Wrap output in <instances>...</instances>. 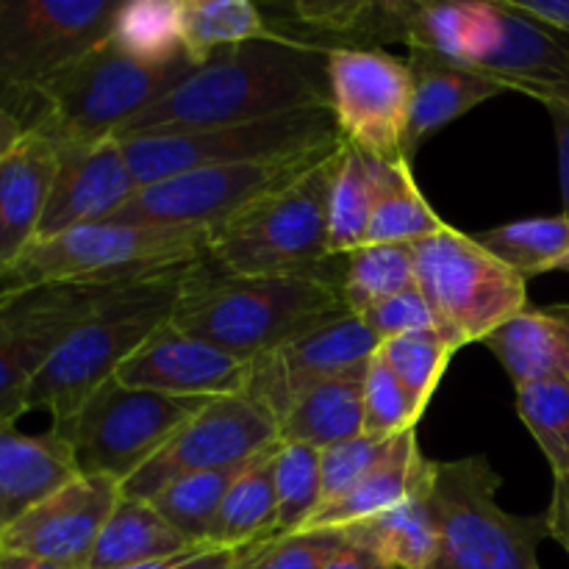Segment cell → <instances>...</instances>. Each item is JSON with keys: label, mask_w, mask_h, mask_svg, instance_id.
<instances>
[{"label": "cell", "mask_w": 569, "mask_h": 569, "mask_svg": "<svg viewBox=\"0 0 569 569\" xmlns=\"http://www.w3.org/2000/svg\"><path fill=\"white\" fill-rule=\"evenodd\" d=\"M381 348L359 315H342L317 331L295 337L250 361L248 398L276 422L320 383L367 365Z\"/></svg>", "instance_id": "2e32d148"}, {"label": "cell", "mask_w": 569, "mask_h": 569, "mask_svg": "<svg viewBox=\"0 0 569 569\" xmlns=\"http://www.w3.org/2000/svg\"><path fill=\"white\" fill-rule=\"evenodd\" d=\"M345 142L331 109H303L239 126L139 133L120 139L139 187L217 164L295 159Z\"/></svg>", "instance_id": "9c48e42d"}, {"label": "cell", "mask_w": 569, "mask_h": 569, "mask_svg": "<svg viewBox=\"0 0 569 569\" xmlns=\"http://www.w3.org/2000/svg\"><path fill=\"white\" fill-rule=\"evenodd\" d=\"M509 6L569 37V0H509Z\"/></svg>", "instance_id": "bcb514c9"}, {"label": "cell", "mask_w": 569, "mask_h": 569, "mask_svg": "<svg viewBox=\"0 0 569 569\" xmlns=\"http://www.w3.org/2000/svg\"><path fill=\"white\" fill-rule=\"evenodd\" d=\"M276 500L278 528L276 537L303 531L322 506V470L320 450L309 445L281 442L276 456Z\"/></svg>", "instance_id": "ab89813d"}, {"label": "cell", "mask_w": 569, "mask_h": 569, "mask_svg": "<svg viewBox=\"0 0 569 569\" xmlns=\"http://www.w3.org/2000/svg\"><path fill=\"white\" fill-rule=\"evenodd\" d=\"M350 315L342 283L315 276H237L203 256L183 276L172 326L253 361Z\"/></svg>", "instance_id": "7a4b0ae2"}, {"label": "cell", "mask_w": 569, "mask_h": 569, "mask_svg": "<svg viewBox=\"0 0 569 569\" xmlns=\"http://www.w3.org/2000/svg\"><path fill=\"white\" fill-rule=\"evenodd\" d=\"M303 109H331L328 48L287 33L226 48L133 117L117 139L239 126Z\"/></svg>", "instance_id": "6da1fadb"}, {"label": "cell", "mask_w": 569, "mask_h": 569, "mask_svg": "<svg viewBox=\"0 0 569 569\" xmlns=\"http://www.w3.org/2000/svg\"><path fill=\"white\" fill-rule=\"evenodd\" d=\"M422 0H300L289 6L298 26L359 42L415 44Z\"/></svg>", "instance_id": "f546056e"}, {"label": "cell", "mask_w": 569, "mask_h": 569, "mask_svg": "<svg viewBox=\"0 0 569 569\" xmlns=\"http://www.w3.org/2000/svg\"><path fill=\"white\" fill-rule=\"evenodd\" d=\"M233 556H237V550H228V553L222 556V559L217 561L214 567H209V569H231V565H233Z\"/></svg>", "instance_id": "db71d44e"}, {"label": "cell", "mask_w": 569, "mask_h": 569, "mask_svg": "<svg viewBox=\"0 0 569 569\" xmlns=\"http://www.w3.org/2000/svg\"><path fill=\"white\" fill-rule=\"evenodd\" d=\"M0 569H72V567L39 559V556H28V553H17V550L0 548Z\"/></svg>", "instance_id": "816d5d0a"}, {"label": "cell", "mask_w": 569, "mask_h": 569, "mask_svg": "<svg viewBox=\"0 0 569 569\" xmlns=\"http://www.w3.org/2000/svg\"><path fill=\"white\" fill-rule=\"evenodd\" d=\"M26 126H22L20 117L9 109V106L0 103V161L17 148V144L26 139Z\"/></svg>", "instance_id": "f907efd6"}, {"label": "cell", "mask_w": 569, "mask_h": 569, "mask_svg": "<svg viewBox=\"0 0 569 569\" xmlns=\"http://www.w3.org/2000/svg\"><path fill=\"white\" fill-rule=\"evenodd\" d=\"M281 442L270 445L244 465L237 481L228 489L209 531V548L242 550L248 545L276 537V456Z\"/></svg>", "instance_id": "83f0119b"}, {"label": "cell", "mask_w": 569, "mask_h": 569, "mask_svg": "<svg viewBox=\"0 0 569 569\" xmlns=\"http://www.w3.org/2000/svg\"><path fill=\"white\" fill-rule=\"evenodd\" d=\"M76 476L81 470L59 431L22 433L0 422V537Z\"/></svg>", "instance_id": "7402d4cb"}, {"label": "cell", "mask_w": 569, "mask_h": 569, "mask_svg": "<svg viewBox=\"0 0 569 569\" xmlns=\"http://www.w3.org/2000/svg\"><path fill=\"white\" fill-rule=\"evenodd\" d=\"M342 144L298 181L211 231L209 259L237 276H315L342 283L345 256H333L328 242V198Z\"/></svg>", "instance_id": "277c9868"}, {"label": "cell", "mask_w": 569, "mask_h": 569, "mask_svg": "<svg viewBox=\"0 0 569 569\" xmlns=\"http://www.w3.org/2000/svg\"><path fill=\"white\" fill-rule=\"evenodd\" d=\"M331 111L345 142L370 159L409 161L403 156L415 76L409 61L381 48H328Z\"/></svg>", "instance_id": "4fadbf2b"}, {"label": "cell", "mask_w": 569, "mask_h": 569, "mask_svg": "<svg viewBox=\"0 0 569 569\" xmlns=\"http://www.w3.org/2000/svg\"><path fill=\"white\" fill-rule=\"evenodd\" d=\"M117 283H48L0 298V422L28 415V389L72 328Z\"/></svg>", "instance_id": "5bb4252c"}, {"label": "cell", "mask_w": 569, "mask_h": 569, "mask_svg": "<svg viewBox=\"0 0 569 569\" xmlns=\"http://www.w3.org/2000/svg\"><path fill=\"white\" fill-rule=\"evenodd\" d=\"M342 545L337 531H298L267 537L237 550L231 569H322Z\"/></svg>", "instance_id": "60d3db41"}, {"label": "cell", "mask_w": 569, "mask_h": 569, "mask_svg": "<svg viewBox=\"0 0 569 569\" xmlns=\"http://www.w3.org/2000/svg\"><path fill=\"white\" fill-rule=\"evenodd\" d=\"M109 39L122 53L148 67H167L187 56L178 22V0L122 3Z\"/></svg>", "instance_id": "836d02e7"}, {"label": "cell", "mask_w": 569, "mask_h": 569, "mask_svg": "<svg viewBox=\"0 0 569 569\" xmlns=\"http://www.w3.org/2000/svg\"><path fill=\"white\" fill-rule=\"evenodd\" d=\"M194 548L198 545L183 539L148 500L126 498L120 492L87 569H126L189 553Z\"/></svg>", "instance_id": "f1b7e54d"}, {"label": "cell", "mask_w": 569, "mask_h": 569, "mask_svg": "<svg viewBox=\"0 0 569 569\" xmlns=\"http://www.w3.org/2000/svg\"><path fill=\"white\" fill-rule=\"evenodd\" d=\"M209 400L131 389L111 376L70 420L50 428L70 445L83 476H103L122 487Z\"/></svg>", "instance_id": "30bf717a"}, {"label": "cell", "mask_w": 569, "mask_h": 569, "mask_svg": "<svg viewBox=\"0 0 569 569\" xmlns=\"http://www.w3.org/2000/svg\"><path fill=\"white\" fill-rule=\"evenodd\" d=\"M478 242L522 278L550 272L569 253V217H526L476 233Z\"/></svg>", "instance_id": "d6a6232c"}, {"label": "cell", "mask_w": 569, "mask_h": 569, "mask_svg": "<svg viewBox=\"0 0 569 569\" xmlns=\"http://www.w3.org/2000/svg\"><path fill=\"white\" fill-rule=\"evenodd\" d=\"M276 442L278 422L248 395L214 398L178 428L176 437L122 483L120 492L150 500L178 478L244 465Z\"/></svg>", "instance_id": "9a60e30c"}, {"label": "cell", "mask_w": 569, "mask_h": 569, "mask_svg": "<svg viewBox=\"0 0 569 569\" xmlns=\"http://www.w3.org/2000/svg\"><path fill=\"white\" fill-rule=\"evenodd\" d=\"M409 67L415 76V98H411L409 128L403 139V156L409 161L411 153L439 128L465 117L483 100L506 92L503 83L483 76L476 67H467L433 50H409Z\"/></svg>", "instance_id": "603a6c76"}, {"label": "cell", "mask_w": 569, "mask_h": 569, "mask_svg": "<svg viewBox=\"0 0 569 569\" xmlns=\"http://www.w3.org/2000/svg\"><path fill=\"white\" fill-rule=\"evenodd\" d=\"M120 500V483L103 476H76L33 506L0 537V548L87 569L106 520Z\"/></svg>", "instance_id": "ac0fdd59"}, {"label": "cell", "mask_w": 569, "mask_h": 569, "mask_svg": "<svg viewBox=\"0 0 569 569\" xmlns=\"http://www.w3.org/2000/svg\"><path fill=\"white\" fill-rule=\"evenodd\" d=\"M345 542V539H342ZM322 569H392L387 567L383 561H378L376 556L367 553V550L356 548V545H348L345 542L342 548L337 550V553L331 556V559L326 561V567Z\"/></svg>", "instance_id": "681fc988"}, {"label": "cell", "mask_w": 569, "mask_h": 569, "mask_svg": "<svg viewBox=\"0 0 569 569\" xmlns=\"http://www.w3.org/2000/svg\"><path fill=\"white\" fill-rule=\"evenodd\" d=\"M367 365L353 367L306 392L278 422V442L326 450L331 445L361 437L365 433Z\"/></svg>", "instance_id": "484cf974"}, {"label": "cell", "mask_w": 569, "mask_h": 569, "mask_svg": "<svg viewBox=\"0 0 569 569\" xmlns=\"http://www.w3.org/2000/svg\"><path fill=\"white\" fill-rule=\"evenodd\" d=\"M244 465H248V461H244ZM244 465L178 478L170 487L161 489L156 498H150L148 503L153 506V509L159 511L183 539H189V542L198 545V548H209L211 522H214L220 503L226 500L228 489L237 481L239 472L244 470Z\"/></svg>", "instance_id": "d590c367"}, {"label": "cell", "mask_w": 569, "mask_h": 569, "mask_svg": "<svg viewBox=\"0 0 569 569\" xmlns=\"http://www.w3.org/2000/svg\"><path fill=\"white\" fill-rule=\"evenodd\" d=\"M517 383L537 378L569 381V303L528 306L483 339Z\"/></svg>", "instance_id": "d4e9b609"}, {"label": "cell", "mask_w": 569, "mask_h": 569, "mask_svg": "<svg viewBox=\"0 0 569 569\" xmlns=\"http://www.w3.org/2000/svg\"><path fill=\"white\" fill-rule=\"evenodd\" d=\"M137 189L139 183L117 137L56 144V176L37 242L111 220Z\"/></svg>", "instance_id": "d6986e66"}, {"label": "cell", "mask_w": 569, "mask_h": 569, "mask_svg": "<svg viewBox=\"0 0 569 569\" xmlns=\"http://www.w3.org/2000/svg\"><path fill=\"white\" fill-rule=\"evenodd\" d=\"M178 22L183 53L194 64L270 33L264 14L250 0H178Z\"/></svg>", "instance_id": "1f68e13d"}, {"label": "cell", "mask_w": 569, "mask_h": 569, "mask_svg": "<svg viewBox=\"0 0 569 569\" xmlns=\"http://www.w3.org/2000/svg\"><path fill=\"white\" fill-rule=\"evenodd\" d=\"M122 0H0V87L33 92L111 37Z\"/></svg>", "instance_id": "7c38bea8"}, {"label": "cell", "mask_w": 569, "mask_h": 569, "mask_svg": "<svg viewBox=\"0 0 569 569\" xmlns=\"http://www.w3.org/2000/svg\"><path fill=\"white\" fill-rule=\"evenodd\" d=\"M411 256L417 289L431 306L437 331L453 348L483 342L528 309V278L448 222L431 237L411 242Z\"/></svg>", "instance_id": "ba28073f"}, {"label": "cell", "mask_w": 569, "mask_h": 569, "mask_svg": "<svg viewBox=\"0 0 569 569\" xmlns=\"http://www.w3.org/2000/svg\"><path fill=\"white\" fill-rule=\"evenodd\" d=\"M545 515H548L550 539H556L569 553V472L553 478V498Z\"/></svg>", "instance_id": "7dc6e473"}, {"label": "cell", "mask_w": 569, "mask_h": 569, "mask_svg": "<svg viewBox=\"0 0 569 569\" xmlns=\"http://www.w3.org/2000/svg\"><path fill=\"white\" fill-rule=\"evenodd\" d=\"M395 437H378V433H361V437L348 439V442L331 445L320 450V470H322V503L333 498H342L345 492L356 487L367 472L376 470L389 453H392Z\"/></svg>", "instance_id": "b9f144b4"}, {"label": "cell", "mask_w": 569, "mask_h": 569, "mask_svg": "<svg viewBox=\"0 0 569 569\" xmlns=\"http://www.w3.org/2000/svg\"><path fill=\"white\" fill-rule=\"evenodd\" d=\"M417 422L420 417H417L409 395L376 350L365 376V433L395 437V433L417 428Z\"/></svg>", "instance_id": "7bdbcfd3"}, {"label": "cell", "mask_w": 569, "mask_h": 569, "mask_svg": "<svg viewBox=\"0 0 569 569\" xmlns=\"http://www.w3.org/2000/svg\"><path fill=\"white\" fill-rule=\"evenodd\" d=\"M337 533L392 569H431L439 553V531L428 492L383 515L339 528Z\"/></svg>", "instance_id": "4316f807"}, {"label": "cell", "mask_w": 569, "mask_h": 569, "mask_svg": "<svg viewBox=\"0 0 569 569\" xmlns=\"http://www.w3.org/2000/svg\"><path fill=\"white\" fill-rule=\"evenodd\" d=\"M203 228L94 222L31 244L11 272L17 289L48 283H126L209 256Z\"/></svg>", "instance_id": "52a82bcc"}, {"label": "cell", "mask_w": 569, "mask_h": 569, "mask_svg": "<svg viewBox=\"0 0 569 569\" xmlns=\"http://www.w3.org/2000/svg\"><path fill=\"white\" fill-rule=\"evenodd\" d=\"M53 176L56 144L31 131L0 161V278L37 242Z\"/></svg>", "instance_id": "44dd1931"}, {"label": "cell", "mask_w": 569, "mask_h": 569, "mask_svg": "<svg viewBox=\"0 0 569 569\" xmlns=\"http://www.w3.org/2000/svg\"><path fill=\"white\" fill-rule=\"evenodd\" d=\"M456 350L459 348H453V345L433 328V331H417L409 333V337L381 342L378 353L383 356L389 370L398 376L400 387L409 395L417 417H422V411L431 403L433 392H437L439 381H442L445 370H448Z\"/></svg>", "instance_id": "f35d334b"}, {"label": "cell", "mask_w": 569, "mask_h": 569, "mask_svg": "<svg viewBox=\"0 0 569 569\" xmlns=\"http://www.w3.org/2000/svg\"><path fill=\"white\" fill-rule=\"evenodd\" d=\"M114 378L131 389L170 398L214 400L248 392L250 361L189 337L170 320L117 367Z\"/></svg>", "instance_id": "e0dca14e"}, {"label": "cell", "mask_w": 569, "mask_h": 569, "mask_svg": "<svg viewBox=\"0 0 569 569\" xmlns=\"http://www.w3.org/2000/svg\"><path fill=\"white\" fill-rule=\"evenodd\" d=\"M417 287L411 244H361L345 256L342 300L350 315H365L378 300Z\"/></svg>", "instance_id": "e575fe53"}, {"label": "cell", "mask_w": 569, "mask_h": 569, "mask_svg": "<svg viewBox=\"0 0 569 569\" xmlns=\"http://www.w3.org/2000/svg\"><path fill=\"white\" fill-rule=\"evenodd\" d=\"M342 144V142H339ZM295 156V159L248 161V164H217L181 172L164 181L139 187L137 194L111 217V222L128 226H170V228H203L217 231L231 222L250 206L261 203L278 189L298 181L317 161L333 150Z\"/></svg>", "instance_id": "8fae6325"}, {"label": "cell", "mask_w": 569, "mask_h": 569, "mask_svg": "<svg viewBox=\"0 0 569 569\" xmlns=\"http://www.w3.org/2000/svg\"><path fill=\"white\" fill-rule=\"evenodd\" d=\"M498 3V37L492 50L478 61L476 70L495 78L506 92H522L569 103V37L511 9L509 0Z\"/></svg>", "instance_id": "ffe728a7"}, {"label": "cell", "mask_w": 569, "mask_h": 569, "mask_svg": "<svg viewBox=\"0 0 569 569\" xmlns=\"http://www.w3.org/2000/svg\"><path fill=\"white\" fill-rule=\"evenodd\" d=\"M548 109L550 122L556 131V144H559V176H561V200H565V211L569 217V103L567 100H548L542 103Z\"/></svg>", "instance_id": "f6af8a7d"}, {"label": "cell", "mask_w": 569, "mask_h": 569, "mask_svg": "<svg viewBox=\"0 0 569 569\" xmlns=\"http://www.w3.org/2000/svg\"><path fill=\"white\" fill-rule=\"evenodd\" d=\"M194 61L181 56L167 67H148L122 53L111 39L61 70L28 98L37 100L26 131L53 144L117 137L137 114L176 89Z\"/></svg>", "instance_id": "5b68a950"}, {"label": "cell", "mask_w": 569, "mask_h": 569, "mask_svg": "<svg viewBox=\"0 0 569 569\" xmlns=\"http://www.w3.org/2000/svg\"><path fill=\"white\" fill-rule=\"evenodd\" d=\"M226 553L228 550L194 548V550H189V553L170 556V559L148 561V565H137V567H126V569H209V567H214Z\"/></svg>", "instance_id": "c3c4849f"}, {"label": "cell", "mask_w": 569, "mask_h": 569, "mask_svg": "<svg viewBox=\"0 0 569 569\" xmlns=\"http://www.w3.org/2000/svg\"><path fill=\"white\" fill-rule=\"evenodd\" d=\"M503 478L487 456L433 465L431 503L439 553L431 569H542L548 515H515L498 503Z\"/></svg>", "instance_id": "8992f818"}, {"label": "cell", "mask_w": 569, "mask_h": 569, "mask_svg": "<svg viewBox=\"0 0 569 569\" xmlns=\"http://www.w3.org/2000/svg\"><path fill=\"white\" fill-rule=\"evenodd\" d=\"M517 415L526 422L553 478L569 472V381L537 378L517 383Z\"/></svg>", "instance_id": "74e56055"}, {"label": "cell", "mask_w": 569, "mask_h": 569, "mask_svg": "<svg viewBox=\"0 0 569 569\" xmlns=\"http://www.w3.org/2000/svg\"><path fill=\"white\" fill-rule=\"evenodd\" d=\"M556 270H561V272H569V253L565 256V259L559 261V267H556Z\"/></svg>", "instance_id": "11a10c76"}, {"label": "cell", "mask_w": 569, "mask_h": 569, "mask_svg": "<svg viewBox=\"0 0 569 569\" xmlns=\"http://www.w3.org/2000/svg\"><path fill=\"white\" fill-rule=\"evenodd\" d=\"M359 317L365 320V326L370 328L378 342H389V339L409 337V333L417 331H433L437 328L431 306H428V300L422 298V292L417 287L403 289V292L392 295V298L378 300L376 306H370Z\"/></svg>", "instance_id": "ee69618b"}, {"label": "cell", "mask_w": 569, "mask_h": 569, "mask_svg": "<svg viewBox=\"0 0 569 569\" xmlns=\"http://www.w3.org/2000/svg\"><path fill=\"white\" fill-rule=\"evenodd\" d=\"M372 211L365 244H411L445 226L411 176V161L370 159Z\"/></svg>", "instance_id": "4dcf8cb0"}, {"label": "cell", "mask_w": 569, "mask_h": 569, "mask_svg": "<svg viewBox=\"0 0 569 569\" xmlns=\"http://www.w3.org/2000/svg\"><path fill=\"white\" fill-rule=\"evenodd\" d=\"M11 292H20V289L14 287V281H11V276L0 278V298H6V295H11Z\"/></svg>", "instance_id": "f5cc1de1"}, {"label": "cell", "mask_w": 569, "mask_h": 569, "mask_svg": "<svg viewBox=\"0 0 569 569\" xmlns=\"http://www.w3.org/2000/svg\"><path fill=\"white\" fill-rule=\"evenodd\" d=\"M372 211L370 161L345 142L328 198V242L333 256H348L367 242Z\"/></svg>", "instance_id": "8d00e7d4"}, {"label": "cell", "mask_w": 569, "mask_h": 569, "mask_svg": "<svg viewBox=\"0 0 569 569\" xmlns=\"http://www.w3.org/2000/svg\"><path fill=\"white\" fill-rule=\"evenodd\" d=\"M192 264L111 287L33 378L28 411H48L53 426L70 420L150 333L172 320L183 276Z\"/></svg>", "instance_id": "3957f363"}, {"label": "cell", "mask_w": 569, "mask_h": 569, "mask_svg": "<svg viewBox=\"0 0 569 569\" xmlns=\"http://www.w3.org/2000/svg\"><path fill=\"white\" fill-rule=\"evenodd\" d=\"M433 465L417 442V428H409L398 437L392 453L372 472H367L350 492L322 503L311 515L303 531H339L345 526L383 515L406 500L426 495L431 489Z\"/></svg>", "instance_id": "cb8c5ba5"}]
</instances>
